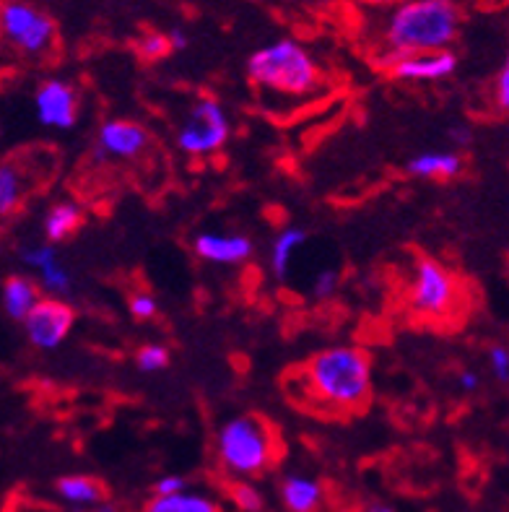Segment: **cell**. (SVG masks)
<instances>
[{"mask_svg":"<svg viewBox=\"0 0 509 512\" xmlns=\"http://www.w3.org/2000/svg\"><path fill=\"white\" fill-rule=\"evenodd\" d=\"M297 406H310L317 414H359L372 398V357L361 346H328L315 351L297 370Z\"/></svg>","mask_w":509,"mask_h":512,"instance_id":"cell-1","label":"cell"},{"mask_svg":"<svg viewBox=\"0 0 509 512\" xmlns=\"http://www.w3.org/2000/svg\"><path fill=\"white\" fill-rule=\"evenodd\" d=\"M460 29V8L455 0H406L385 26V68L406 55L439 52L455 42Z\"/></svg>","mask_w":509,"mask_h":512,"instance_id":"cell-2","label":"cell"},{"mask_svg":"<svg viewBox=\"0 0 509 512\" xmlns=\"http://www.w3.org/2000/svg\"><path fill=\"white\" fill-rule=\"evenodd\" d=\"M216 458L232 479H255L265 474L281 453L278 432L265 416L239 414L216 429Z\"/></svg>","mask_w":509,"mask_h":512,"instance_id":"cell-3","label":"cell"},{"mask_svg":"<svg viewBox=\"0 0 509 512\" xmlns=\"http://www.w3.org/2000/svg\"><path fill=\"white\" fill-rule=\"evenodd\" d=\"M247 76L258 89L281 97H307L323 84V71L297 39H278L247 60Z\"/></svg>","mask_w":509,"mask_h":512,"instance_id":"cell-4","label":"cell"},{"mask_svg":"<svg viewBox=\"0 0 509 512\" xmlns=\"http://www.w3.org/2000/svg\"><path fill=\"white\" fill-rule=\"evenodd\" d=\"M460 302V284L455 273L432 255H419L413 263V281L408 305L421 318H450Z\"/></svg>","mask_w":509,"mask_h":512,"instance_id":"cell-5","label":"cell"},{"mask_svg":"<svg viewBox=\"0 0 509 512\" xmlns=\"http://www.w3.org/2000/svg\"><path fill=\"white\" fill-rule=\"evenodd\" d=\"M0 29L8 45L26 58H45L58 39L55 21L26 0H3Z\"/></svg>","mask_w":509,"mask_h":512,"instance_id":"cell-6","label":"cell"},{"mask_svg":"<svg viewBox=\"0 0 509 512\" xmlns=\"http://www.w3.org/2000/svg\"><path fill=\"white\" fill-rule=\"evenodd\" d=\"M232 125L216 99L203 97L193 104V110L177 133V149L190 156H206L219 151L229 141Z\"/></svg>","mask_w":509,"mask_h":512,"instance_id":"cell-7","label":"cell"},{"mask_svg":"<svg viewBox=\"0 0 509 512\" xmlns=\"http://www.w3.org/2000/svg\"><path fill=\"white\" fill-rule=\"evenodd\" d=\"M21 325H24L29 344L42 351H52L58 349L65 338H68V333L73 331L76 310L58 297L39 299L37 307L26 315V320Z\"/></svg>","mask_w":509,"mask_h":512,"instance_id":"cell-8","label":"cell"},{"mask_svg":"<svg viewBox=\"0 0 509 512\" xmlns=\"http://www.w3.org/2000/svg\"><path fill=\"white\" fill-rule=\"evenodd\" d=\"M34 115L39 125L71 130L78 120V94L63 78H47L34 91Z\"/></svg>","mask_w":509,"mask_h":512,"instance_id":"cell-9","label":"cell"},{"mask_svg":"<svg viewBox=\"0 0 509 512\" xmlns=\"http://www.w3.org/2000/svg\"><path fill=\"white\" fill-rule=\"evenodd\" d=\"M149 149V133L133 120H107L97 133V151L110 159H136Z\"/></svg>","mask_w":509,"mask_h":512,"instance_id":"cell-10","label":"cell"},{"mask_svg":"<svg viewBox=\"0 0 509 512\" xmlns=\"http://www.w3.org/2000/svg\"><path fill=\"white\" fill-rule=\"evenodd\" d=\"M458 68L455 52L439 50V52H419V55H406V58L395 60L387 71L398 81H442L452 76Z\"/></svg>","mask_w":509,"mask_h":512,"instance_id":"cell-11","label":"cell"},{"mask_svg":"<svg viewBox=\"0 0 509 512\" xmlns=\"http://www.w3.org/2000/svg\"><path fill=\"white\" fill-rule=\"evenodd\" d=\"M193 250L208 263L216 266H239L252 258V240L245 234H216L203 232L195 237Z\"/></svg>","mask_w":509,"mask_h":512,"instance_id":"cell-12","label":"cell"},{"mask_svg":"<svg viewBox=\"0 0 509 512\" xmlns=\"http://www.w3.org/2000/svg\"><path fill=\"white\" fill-rule=\"evenodd\" d=\"M55 497L73 510H91L107 500V489L97 476L68 474L55 481Z\"/></svg>","mask_w":509,"mask_h":512,"instance_id":"cell-13","label":"cell"},{"mask_svg":"<svg viewBox=\"0 0 509 512\" xmlns=\"http://www.w3.org/2000/svg\"><path fill=\"white\" fill-rule=\"evenodd\" d=\"M281 505L286 512H317L323 505V487L320 481L307 474H289L281 479Z\"/></svg>","mask_w":509,"mask_h":512,"instance_id":"cell-14","label":"cell"},{"mask_svg":"<svg viewBox=\"0 0 509 512\" xmlns=\"http://www.w3.org/2000/svg\"><path fill=\"white\" fill-rule=\"evenodd\" d=\"M463 156L455 151H426V154L413 156L406 164V172L424 180H450L463 172Z\"/></svg>","mask_w":509,"mask_h":512,"instance_id":"cell-15","label":"cell"},{"mask_svg":"<svg viewBox=\"0 0 509 512\" xmlns=\"http://www.w3.org/2000/svg\"><path fill=\"white\" fill-rule=\"evenodd\" d=\"M39 299L42 297H39V289L32 279L13 273L3 281V312L16 323H24L26 315L37 307Z\"/></svg>","mask_w":509,"mask_h":512,"instance_id":"cell-16","label":"cell"},{"mask_svg":"<svg viewBox=\"0 0 509 512\" xmlns=\"http://www.w3.org/2000/svg\"><path fill=\"white\" fill-rule=\"evenodd\" d=\"M84 214L81 208L71 201H60L50 208L45 214V237L47 242L58 245V242L68 240L71 234H76V229L81 227Z\"/></svg>","mask_w":509,"mask_h":512,"instance_id":"cell-17","label":"cell"},{"mask_svg":"<svg viewBox=\"0 0 509 512\" xmlns=\"http://www.w3.org/2000/svg\"><path fill=\"white\" fill-rule=\"evenodd\" d=\"M304 242H307V232L299 227H289V229H284V232L276 234V240H273V245H271L273 279L286 281V276H289L291 258H294V253H297Z\"/></svg>","mask_w":509,"mask_h":512,"instance_id":"cell-18","label":"cell"},{"mask_svg":"<svg viewBox=\"0 0 509 512\" xmlns=\"http://www.w3.org/2000/svg\"><path fill=\"white\" fill-rule=\"evenodd\" d=\"M146 512H221V505L203 492H180L169 497H154Z\"/></svg>","mask_w":509,"mask_h":512,"instance_id":"cell-19","label":"cell"},{"mask_svg":"<svg viewBox=\"0 0 509 512\" xmlns=\"http://www.w3.org/2000/svg\"><path fill=\"white\" fill-rule=\"evenodd\" d=\"M24 198V182L19 167L13 162H3L0 167V214L11 216Z\"/></svg>","mask_w":509,"mask_h":512,"instance_id":"cell-20","label":"cell"},{"mask_svg":"<svg viewBox=\"0 0 509 512\" xmlns=\"http://www.w3.org/2000/svg\"><path fill=\"white\" fill-rule=\"evenodd\" d=\"M229 500L239 512H263L265 497L250 479H234L229 484Z\"/></svg>","mask_w":509,"mask_h":512,"instance_id":"cell-21","label":"cell"},{"mask_svg":"<svg viewBox=\"0 0 509 512\" xmlns=\"http://www.w3.org/2000/svg\"><path fill=\"white\" fill-rule=\"evenodd\" d=\"M37 273L39 279H42V286H45L52 297H63V294L71 292V276H68V271H65L63 266H60L58 258L50 260V263L39 268Z\"/></svg>","mask_w":509,"mask_h":512,"instance_id":"cell-22","label":"cell"},{"mask_svg":"<svg viewBox=\"0 0 509 512\" xmlns=\"http://www.w3.org/2000/svg\"><path fill=\"white\" fill-rule=\"evenodd\" d=\"M136 367L146 375H154V372H162L169 367V349L162 344H146L138 349L136 354Z\"/></svg>","mask_w":509,"mask_h":512,"instance_id":"cell-23","label":"cell"},{"mask_svg":"<svg viewBox=\"0 0 509 512\" xmlns=\"http://www.w3.org/2000/svg\"><path fill=\"white\" fill-rule=\"evenodd\" d=\"M174 47L169 42V34H159V32H151L146 37L138 39V55L143 60H162L164 55H169Z\"/></svg>","mask_w":509,"mask_h":512,"instance_id":"cell-24","label":"cell"},{"mask_svg":"<svg viewBox=\"0 0 509 512\" xmlns=\"http://www.w3.org/2000/svg\"><path fill=\"white\" fill-rule=\"evenodd\" d=\"M128 310L136 320H151L156 312H159V302H156L154 294L138 292V294H133V297H130Z\"/></svg>","mask_w":509,"mask_h":512,"instance_id":"cell-25","label":"cell"},{"mask_svg":"<svg viewBox=\"0 0 509 512\" xmlns=\"http://www.w3.org/2000/svg\"><path fill=\"white\" fill-rule=\"evenodd\" d=\"M489 367L499 383H509V349L497 344L489 349Z\"/></svg>","mask_w":509,"mask_h":512,"instance_id":"cell-26","label":"cell"},{"mask_svg":"<svg viewBox=\"0 0 509 512\" xmlns=\"http://www.w3.org/2000/svg\"><path fill=\"white\" fill-rule=\"evenodd\" d=\"M494 104H497V110L502 115H509V55L504 60L497 81H494Z\"/></svg>","mask_w":509,"mask_h":512,"instance_id":"cell-27","label":"cell"},{"mask_svg":"<svg viewBox=\"0 0 509 512\" xmlns=\"http://www.w3.org/2000/svg\"><path fill=\"white\" fill-rule=\"evenodd\" d=\"M338 281H341V276H338L336 271H330V268H325V271L317 273L315 284H312V294H315V299L333 297V294L338 292Z\"/></svg>","mask_w":509,"mask_h":512,"instance_id":"cell-28","label":"cell"},{"mask_svg":"<svg viewBox=\"0 0 509 512\" xmlns=\"http://www.w3.org/2000/svg\"><path fill=\"white\" fill-rule=\"evenodd\" d=\"M187 489L185 476L180 474H167L154 484V497H169V494H180Z\"/></svg>","mask_w":509,"mask_h":512,"instance_id":"cell-29","label":"cell"},{"mask_svg":"<svg viewBox=\"0 0 509 512\" xmlns=\"http://www.w3.org/2000/svg\"><path fill=\"white\" fill-rule=\"evenodd\" d=\"M471 128L468 125H452L450 128V141L455 143V146H460V149H465L468 143H471Z\"/></svg>","mask_w":509,"mask_h":512,"instance_id":"cell-30","label":"cell"},{"mask_svg":"<svg viewBox=\"0 0 509 512\" xmlns=\"http://www.w3.org/2000/svg\"><path fill=\"white\" fill-rule=\"evenodd\" d=\"M458 383H460V388L465 390V393H473V390L478 388V383H481V380H478V375L473 370H465V372H460Z\"/></svg>","mask_w":509,"mask_h":512,"instance_id":"cell-31","label":"cell"},{"mask_svg":"<svg viewBox=\"0 0 509 512\" xmlns=\"http://www.w3.org/2000/svg\"><path fill=\"white\" fill-rule=\"evenodd\" d=\"M169 42H172L174 50H185V47H187V34L180 32V29H172V32H169Z\"/></svg>","mask_w":509,"mask_h":512,"instance_id":"cell-32","label":"cell"},{"mask_svg":"<svg viewBox=\"0 0 509 512\" xmlns=\"http://www.w3.org/2000/svg\"><path fill=\"white\" fill-rule=\"evenodd\" d=\"M356 3H364V6L382 8V6H393V3H398V0H356Z\"/></svg>","mask_w":509,"mask_h":512,"instance_id":"cell-33","label":"cell"},{"mask_svg":"<svg viewBox=\"0 0 509 512\" xmlns=\"http://www.w3.org/2000/svg\"><path fill=\"white\" fill-rule=\"evenodd\" d=\"M89 512H117V507L112 505V502H107V500H104V502H99V505H94V507H91Z\"/></svg>","mask_w":509,"mask_h":512,"instance_id":"cell-34","label":"cell"},{"mask_svg":"<svg viewBox=\"0 0 509 512\" xmlns=\"http://www.w3.org/2000/svg\"><path fill=\"white\" fill-rule=\"evenodd\" d=\"M367 512H395L390 505H382V502H374V505L367 507Z\"/></svg>","mask_w":509,"mask_h":512,"instance_id":"cell-35","label":"cell"}]
</instances>
